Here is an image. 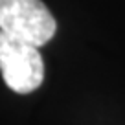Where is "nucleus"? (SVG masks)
<instances>
[{
    "label": "nucleus",
    "mask_w": 125,
    "mask_h": 125,
    "mask_svg": "<svg viewBox=\"0 0 125 125\" xmlns=\"http://www.w3.org/2000/svg\"><path fill=\"white\" fill-rule=\"evenodd\" d=\"M57 22L41 0H0V31L13 39L44 46L55 35Z\"/></svg>",
    "instance_id": "nucleus-1"
},
{
    "label": "nucleus",
    "mask_w": 125,
    "mask_h": 125,
    "mask_svg": "<svg viewBox=\"0 0 125 125\" xmlns=\"http://www.w3.org/2000/svg\"><path fill=\"white\" fill-rule=\"evenodd\" d=\"M0 72L17 94H30L42 85L44 62L39 48L0 31Z\"/></svg>",
    "instance_id": "nucleus-2"
}]
</instances>
